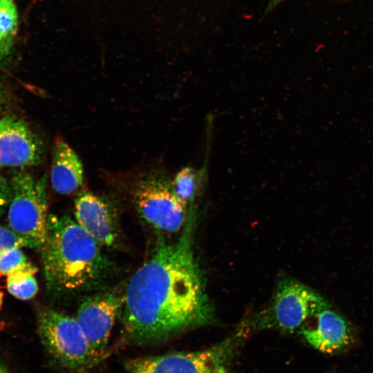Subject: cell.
<instances>
[{
  "mask_svg": "<svg viewBox=\"0 0 373 373\" xmlns=\"http://www.w3.org/2000/svg\"><path fill=\"white\" fill-rule=\"evenodd\" d=\"M329 305L323 296L311 288L298 282L285 280L276 292L270 309L269 325L292 332Z\"/></svg>",
  "mask_w": 373,
  "mask_h": 373,
  "instance_id": "obj_8",
  "label": "cell"
},
{
  "mask_svg": "<svg viewBox=\"0 0 373 373\" xmlns=\"http://www.w3.org/2000/svg\"><path fill=\"white\" fill-rule=\"evenodd\" d=\"M75 220L101 246L114 247L119 243L117 215L113 205L89 191L79 193L75 201Z\"/></svg>",
  "mask_w": 373,
  "mask_h": 373,
  "instance_id": "obj_10",
  "label": "cell"
},
{
  "mask_svg": "<svg viewBox=\"0 0 373 373\" xmlns=\"http://www.w3.org/2000/svg\"><path fill=\"white\" fill-rule=\"evenodd\" d=\"M11 198V185L3 177L0 176V219L8 209Z\"/></svg>",
  "mask_w": 373,
  "mask_h": 373,
  "instance_id": "obj_18",
  "label": "cell"
},
{
  "mask_svg": "<svg viewBox=\"0 0 373 373\" xmlns=\"http://www.w3.org/2000/svg\"><path fill=\"white\" fill-rule=\"evenodd\" d=\"M28 247L26 242L9 227L0 224V256L14 248Z\"/></svg>",
  "mask_w": 373,
  "mask_h": 373,
  "instance_id": "obj_17",
  "label": "cell"
},
{
  "mask_svg": "<svg viewBox=\"0 0 373 373\" xmlns=\"http://www.w3.org/2000/svg\"><path fill=\"white\" fill-rule=\"evenodd\" d=\"M37 332L44 347L63 368L82 373L98 363L75 318L52 309L37 314Z\"/></svg>",
  "mask_w": 373,
  "mask_h": 373,
  "instance_id": "obj_5",
  "label": "cell"
},
{
  "mask_svg": "<svg viewBox=\"0 0 373 373\" xmlns=\"http://www.w3.org/2000/svg\"><path fill=\"white\" fill-rule=\"evenodd\" d=\"M1 97H2V89H1V87L0 86V99H1Z\"/></svg>",
  "mask_w": 373,
  "mask_h": 373,
  "instance_id": "obj_21",
  "label": "cell"
},
{
  "mask_svg": "<svg viewBox=\"0 0 373 373\" xmlns=\"http://www.w3.org/2000/svg\"><path fill=\"white\" fill-rule=\"evenodd\" d=\"M10 185L8 227L26 242L28 247L41 249L46 240L49 217L46 177L19 172L12 177Z\"/></svg>",
  "mask_w": 373,
  "mask_h": 373,
  "instance_id": "obj_4",
  "label": "cell"
},
{
  "mask_svg": "<svg viewBox=\"0 0 373 373\" xmlns=\"http://www.w3.org/2000/svg\"><path fill=\"white\" fill-rule=\"evenodd\" d=\"M178 198L186 205L192 204L198 189V179L196 171L190 167L182 169L171 182Z\"/></svg>",
  "mask_w": 373,
  "mask_h": 373,
  "instance_id": "obj_15",
  "label": "cell"
},
{
  "mask_svg": "<svg viewBox=\"0 0 373 373\" xmlns=\"http://www.w3.org/2000/svg\"><path fill=\"white\" fill-rule=\"evenodd\" d=\"M44 153L40 139L21 119L6 115L0 119V165L24 167L41 162Z\"/></svg>",
  "mask_w": 373,
  "mask_h": 373,
  "instance_id": "obj_9",
  "label": "cell"
},
{
  "mask_svg": "<svg viewBox=\"0 0 373 373\" xmlns=\"http://www.w3.org/2000/svg\"><path fill=\"white\" fill-rule=\"evenodd\" d=\"M18 29V14L13 0H0V61L10 53Z\"/></svg>",
  "mask_w": 373,
  "mask_h": 373,
  "instance_id": "obj_13",
  "label": "cell"
},
{
  "mask_svg": "<svg viewBox=\"0 0 373 373\" xmlns=\"http://www.w3.org/2000/svg\"><path fill=\"white\" fill-rule=\"evenodd\" d=\"M312 325L303 326L300 334L316 350L327 354L339 352L350 343L351 331L345 319L329 305L314 316Z\"/></svg>",
  "mask_w": 373,
  "mask_h": 373,
  "instance_id": "obj_11",
  "label": "cell"
},
{
  "mask_svg": "<svg viewBox=\"0 0 373 373\" xmlns=\"http://www.w3.org/2000/svg\"><path fill=\"white\" fill-rule=\"evenodd\" d=\"M21 249L14 248L0 256V274L7 276L32 265Z\"/></svg>",
  "mask_w": 373,
  "mask_h": 373,
  "instance_id": "obj_16",
  "label": "cell"
},
{
  "mask_svg": "<svg viewBox=\"0 0 373 373\" xmlns=\"http://www.w3.org/2000/svg\"><path fill=\"white\" fill-rule=\"evenodd\" d=\"M1 62V61H0Z\"/></svg>",
  "mask_w": 373,
  "mask_h": 373,
  "instance_id": "obj_22",
  "label": "cell"
},
{
  "mask_svg": "<svg viewBox=\"0 0 373 373\" xmlns=\"http://www.w3.org/2000/svg\"><path fill=\"white\" fill-rule=\"evenodd\" d=\"M244 332L241 329L222 342L199 351L130 359L125 363L124 373H231Z\"/></svg>",
  "mask_w": 373,
  "mask_h": 373,
  "instance_id": "obj_3",
  "label": "cell"
},
{
  "mask_svg": "<svg viewBox=\"0 0 373 373\" xmlns=\"http://www.w3.org/2000/svg\"><path fill=\"white\" fill-rule=\"evenodd\" d=\"M192 206L180 238H161L151 256L129 280L122 321L135 345L157 344L213 321V309L193 249Z\"/></svg>",
  "mask_w": 373,
  "mask_h": 373,
  "instance_id": "obj_1",
  "label": "cell"
},
{
  "mask_svg": "<svg viewBox=\"0 0 373 373\" xmlns=\"http://www.w3.org/2000/svg\"><path fill=\"white\" fill-rule=\"evenodd\" d=\"M100 247L70 217L49 216L46 240L41 248L48 289L70 295L102 287L114 270Z\"/></svg>",
  "mask_w": 373,
  "mask_h": 373,
  "instance_id": "obj_2",
  "label": "cell"
},
{
  "mask_svg": "<svg viewBox=\"0 0 373 373\" xmlns=\"http://www.w3.org/2000/svg\"><path fill=\"white\" fill-rule=\"evenodd\" d=\"M282 1L283 0H270L269 6L270 8H273V7L276 6L278 3H279Z\"/></svg>",
  "mask_w": 373,
  "mask_h": 373,
  "instance_id": "obj_19",
  "label": "cell"
},
{
  "mask_svg": "<svg viewBox=\"0 0 373 373\" xmlns=\"http://www.w3.org/2000/svg\"><path fill=\"white\" fill-rule=\"evenodd\" d=\"M140 218L158 232L175 233L186 223L189 210L175 195L171 182L155 174L141 179L133 190Z\"/></svg>",
  "mask_w": 373,
  "mask_h": 373,
  "instance_id": "obj_6",
  "label": "cell"
},
{
  "mask_svg": "<svg viewBox=\"0 0 373 373\" xmlns=\"http://www.w3.org/2000/svg\"><path fill=\"white\" fill-rule=\"evenodd\" d=\"M50 180L53 189L61 195L73 194L84 182L82 163L61 137L53 143Z\"/></svg>",
  "mask_w": 373,
  "mask_h": 373,
  "instance_id": "obj_12",
  "label": "cell"
},
{
  "mask_svg": "<svg viewBox=\"0 0 373 373\" xmlns=\"http://www.w3.org/2000/svg\"><path fill=\"white\" fill-rule=\"evenodd\" d=\"M0 373H7L5 369L0 365Z\"/></svg>",
  "mask_w": 373,
  "mask_h": 373,
  "instance_id": "obj_20",
  "label": "cell"
},
{
  "mask_svg": "<svg viewBox=\"0 0 373 373\" xmlns=\"http://www.w3.org/2000/svg\"><path fill=\"white\" fill-rule=\"evenodd\" d=\"M36 268L32 265L7 276L6 287L15 298L28 300L33 298L38 291V284L35 277Z\"/></svg>",
  "mask_w": 373,
  "mask_h": 373,
  "instance_id": "obj_14",
  "label": "cell"
},
{
  "mask_svg": "<svg viewBox=\"0 0 373 373\" xmlns=\"http://www.w3.org/2000/svg\"><path fill=\"white\" fill-rule=\"evenodd\" d=\"M124 302V292L109 289L84 298L77 309L76 320L82 329L93 354L102 359L108 340Z\"/></svg>",
  "mask_w": 373,
  "mask_h": 373,
  "instance_id": "obj_7",
  "label": "cell"
}]
</instances>
